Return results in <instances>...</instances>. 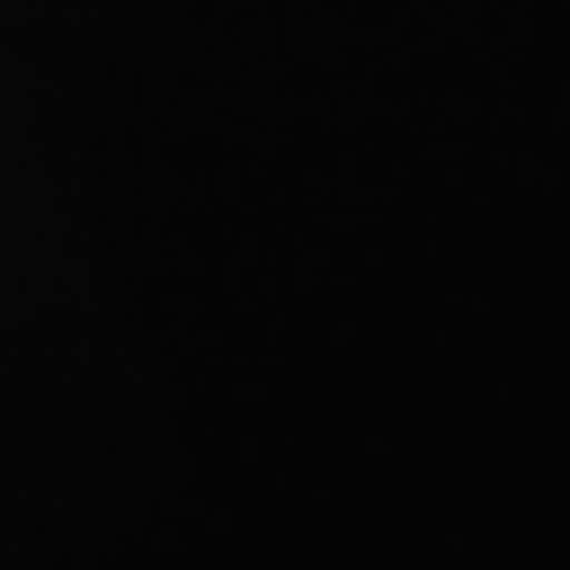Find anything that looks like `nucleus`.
Segmentation results:
<instances>
[]
</instances>
